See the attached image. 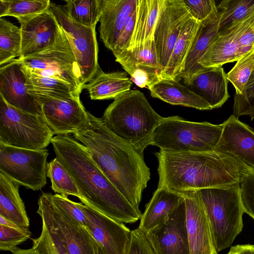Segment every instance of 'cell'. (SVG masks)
<instances>
[{
    "label": "cell",
    "instance_id": "cell-9",
    "mask_svg": "<svg viewBox=\"0 0 254 254\" xmlns=\"http://www.w3.org/2000/svg\"><path fill=\"white\" fill-rule=\"evenodd\" d=\"M47 149L18 148L0 143V172L33 190H38L47 184Z\"/></svg>",
    "mask_w": 254,
    "mask_h": 254
},
{
    "label": "cell",
    "instance_id": "cell-42",
    "mask_svg": "<svg viewBox=\"0 0 254 254\" xmlns=\"http://www.w3.org/2000/svg\"><path fill=\"white\" fill-rule=\"evenodd\" d=\"M51 198L58 209L73 218L82 225L85 227L86 226L87 218L78 202H74L67 197L57 193L52 194Z\"/></svg>",
    "mask_w": 254,
    "mask_h": 254
},
{
    "label": "cell",
    "instance_id": "cell-16",
    "mask_svg": "<svg viewBox=\"0 0 254 254\" xmlns=\"http://www.w3.org/2000/svg\"><path fill=\"white\" fill-rule=\"evenodd\" d=\"M85 213V226L105 254H127L131 231L124 223L117 222L94 208L78 203Z\"/></svg>",
    "mask_w": 254,
    "mask_h": 254
},
{
    "label": "cell",
    "instance_id": "cell-15",
    "mask_svg": "<svg viewBox=\"0 0 254 254\" xmlns=\"http://www.w3.org/2000/svg\"><path fill=\"white\" fill-rule=\"evenodd\" d=\"M129 74L131 80L140 88L148 89L163 78V70L159 64L154 39L115 57Z\"/></svg>",
    "mask_w": 254,
    "mask_h": 254
},
{
    "label": "cell",
    "instance_id": "cell-23",
    "mask_svg": "<svg viewBox=\"0 0 254 254\" xmlns=\"http://www.w3.org/2000/svg\"><path fill=\"white\" fill-rule=\"evenodd\" d=\"M138 0H99L100 38L111 51L127 17L136 8Z\"/></svg>",
    "mask_w": 254,
    "mask_h": 254
},
{
    "label": "cell",
    "instance_id": "cell-47",
    "mask_svg": "<svg viewBox=\"0 0 254 254\" xmlns=\"http://www.w3.org/2000/svg\"><path fill=\"white\" fill-rule=\"evenodd\" d=\"M0 225L14 228H23L13 222L6 219L1 215H0Z\"/></svg>",
    "mask_w": 254,
    "mask_h": 254
},
{
    "label": "cell",
    "instance_id": "cell-19",
    "mask_svg": "<svg viewBox=\"0 0 254 254\" xmlns=\"http://www.w3.org/2000/svg\"><path fill=\"white\" fill-rule=\"evenodd\" d=\"M20 24L22 42L18 58H25L53 46L62 30L49 8Z\"/></svg>",
    "mask_w": 254,
    "mask_h": 254
},
{
    "label": "cell",
    "instance_id": "cell-45",
    "mask_svg": "<svg viewBox=\"0 0 254 254\" xmlns=\"http://www.w3.org/2000/svg\"><path fill=\"white\" fill-rule=\"evenodd\" d=\"M127 254H155L145 234L138 227L131 231L130 243Z\"/></svg>",
    "mask_w": 254,
    "mask_h": 254
},
{
    "label": "cell",
    "instance_id": "cell-7",
    "mask_svg": "<svg viewBox=\"0 0 254 254\" xmlns=\"http://www.w3.org/2000/svg\"><path fill=\"white\" fill-rule=\"evenodd\" d=\"M18 59L26 74L63 81L70 85L79 95L83 89L80 68L63 29L58 41L53 46Z\"/></svg>",
    "mask_w": 254,
    "mask_h": 254
},
{
    "label": "cell",
    "instance_id": "cell-2",
    "mask_svg": "<svg viewBox=\"0 0 254 254\" xmlns=\"http://www.w3.org/2000/svg\"><path fill=\"white\" fill-rule=\"evenodd\" d=\"M51 143L84 204L120 223H133L140 219L139 209L131 205L105 175L84 145L69 135H57Z\"/></svg>",
    "mask_w": 254,
    "mask_h": 254
},
{
    "label": "cell",
    "instance_id": "cell-13",
    "mask_svg": "<svg viewBox=\"0 0 254 254\" xmlns=\"http://www.w3.org/2000/svg\"><path fill=\"white\" fill-rule=\"evenodd\" d=\"M254 49V10L227 33L218 36L198 62L204 67H220L237 61Z\"/></svg>",
    "mask_w": 254,
    "mask_h": 254
},
{
    "label": "cell",
    "instance_id": "cell-32",
    "mask_svg": "<svg viewBox=\"0 0 254 254\" xmlns=\"http://www.w3.org/2000/svg\"><path fill=\"white\" fill-rule=\"evenodd\" d=\"M21 42L20 28L2 17L0 18V66L19 57Z\"/></svg>",
    "mask_w": 254,
    "mask_h": 254
},
{
    "label": "cell",
    "instance_id": "cell-5",
    "mask_svg": "<svg viewBox=\"0 0 254 254\" xmlns=\"http://www.w3.org/2000/svg\"><path fill=\"white\" fill-rule=\"evenodd\" d=\"M197 191L209 221L215 249L219 252L231 246L243 228L240 184Z\"/></svg>",
    "mask_w": 254,
    "mask_h": 254
},
{
    "label": "cell",
    "instance_id": "cell-39",
    "mask_svg": "<svg viewBox=\"0 0 254 254\" xmlns=\"http://www.w3.org/2000/svg\"><path fill=\"white\" fill-rule=\"evenodd\" d=\"M25 74L27 78L28 88L46 92L72 93L77 96H80L72 87L65 82L53 78Z\"/></svg>",
    "mask_w": 254,
    "mask_h": 254
},
{
    "label": "cell",
    "instance_id": "cell-1",
    "mask_svg": "<svg viewBox=\"0 0 254 254\" xmlns=\"http://www.w3.org/2000/svg\"><path fill=\"white\" fill-rule=\"evenodd\" d=\"M89 121L73 134L116 188L135 208L139 209L142 194L150 179V169L143 155L117 136L102 118L87 112Z\"/></svg>",
    "mask_w": 254,
    "mask_h": 254
},
{
    "label": "cell",
    "instance_id": "cell-38",
    "mask_svg": "<svg viewBox=\"0 0 254 254\" xmlns=\"http://www.w3.org/2000/svg\"><path fill=\"white\" fill-rule=\"evenodd\" d=\"M233 114L237 118L242 115L254 119V68L241 94H235Z\"/></svg>",
    "mask_w": 254,
    "mask_h": 254
},
{
    "label": "cell",
    "instance_id": "cell-40",
    "mask_svg": "<svg viewBox=\"0 0 254 254\" xmlns=\"http://www.w3.org/2000/svg\"><path fill=\"white\" fill-rule=\"evenodd\" d=\"M0 250L13 253L17 246L31 238L27 228H14L0 225Z\"/></svg>",
    "mask_w": 254,
    "mask_h": 254
},
{
    "label": "cell",
    "instance_id": "cell-34",
    "mask_svg": "<svg viewBox=\"0 0 254 254\" xmlns=\"http://www.w3.org/2000/svg\"><path fill=\"white\" fill-rule=\"evenodd\" d=\"M47 176L50 180L52 189L57 194L64 197L71 195L81 199L73 180L56 157L48 163Z\"/></svg>",
    "mask_w": 254,
    "mask_h": 254
},
{
    "label": "cell",
    "instance_id": "cell-41",
    "mask_svg": "<svg viewBox=\"0 0 254 254\" xmlns=\"http://www.w3.org/2000/svg\"><path fill=\"white\" fill-rule=\"evenodd\" d=\"M241 200L245 213L254 219V170L250 168L240 183Z\"/></svg>",
    "mask_w": 254,
    "mask_h": 254
},
{
    "label": "cell",
    "instance_id": "cell-44",
    "mask_svg": "<svg viewBox=\"0 0 254 254\" xmlns=\"http://www.w3.org/2000/svg\"><path fill=\"white\" fill-rule=\"evenodd\" d=\"M191 16L201 22L217 11V6L213 0H184Z\"/></svg>",
    "mask_w": 254,
    "mask_h": 254
},
{
    "label": "cell",
    "instance_id": "cell-3",
    "mask_svg": "<svg viewBox=\"0 0 254 254\" xmlns=\"http://www.w3.org/2000/svg\"><path fill=\"white\" fill-rule=\"evenodd\" d=\"M158 161L157 188L185 193L240 184L250 167L236 158L214 151L155 153Z\"/></svg>",
    "mask_w": 254,
    "mask_h": 254
},
{
    "label": "cell",
    "instance_id": "cell-10",
    "mask_svg": "<svg viewBox=\"0 0 254 254\" xmlns=\"http://www.w3.org/2000/svg\"><path fill=\"white\" fill-rule=\"evenodd\" d=\"M41 104L43 118L54 134H74L85 126L89 118L80 96L72 93L46 92L28 88Z\"/></svg>",
    "mask_w": 254,
    "mask_h": 254
},
{
    "label": "cell",
    "instance_id": "cell-49",
    "mask_svg": "<svg viewBox=\"0 0 254 254\" xmlns=\"http://www.w3.org/2000/svg\"><path fill=\"white\" fill-rule=\"evenodd\" d=\"M94 254H105L101 247L96 242L91 236Z\"/></svg>",
    "mask_w": 254,
    "mask_h": 254
},
{
    "label": "cell",
    "instance_id": "cell-20",
    "mask_svg": "<svg viewBox=\"0 0 254 254\" xmlns=\"http://www.w3.org/2000/svg\"><path fill=\"white\" fill-rule=\"evenodd\" d=\"M184 194L190 254H217L209 221L197 190Z\"/></svg>",
    "mask_w": 254,
    "mask_h": 254
},
{
    "label": "cell",
    "instance_id": "cell-43",
    "mask_svg": "<svg viewBox=\"0 0 254 254\" xmlns=\"http://www.w3.org/2000/svg\"><path fill=\"white\" fill-rule=\"evenodd\" d=\"M136 17L137 6L126 20L116 44L112 51L115 57L129 48L135 27Z\"/></svg>",
    "mask_w": 254,
    "mask_h": 254
},
{
    "label": "cell",
    "instance_id": "cell-48",
    "mask_svg": "<svg viewBox=\"0 0 254 254\" xmlns=\"http://www.w3.org/2000/svg\"><path fill=\"white\" fill-rule=\"evenodd\" d=\"M12 254H40L32 248L28 249H22L18 247Z\"/></svg>",
    "mask_w": 254,
    "mask_h": 254
},
{
    "label": "cell",
    "instance_id": "cell-18",
    "mask_svg": "<svg viewBox=\"0 0 254 254\" xmlns=\"http://www.w3.org/2000/svg\"><path fill=\"white\" fill-rule=\"evenodd\" d=\"M27 78L18 59L0 68V95L10 105L43 117L38 97L28 92Z\"/></svg>",
    "mask_w": 254,
    "mask_h": 254
},
{
    "label": "cell",
    "instance_id": "cell-21",
    "mask_svg": "<svg viewBox=\"0 0 254 254\" xmlns=\"http://www.w3.org/2000/svg\"><path fill=\"white\" fill-rule=\"evenodd\" d=\"M213 151L230 155L254 170V131L234 115L224 122Z\"/></svg>",
    "mask_w": 254,
    "mask_h": 254
},
{
    "label": "cell",
    "instance_id": "cell-14",
    "mask_svg": "<svg viewBox=\"0 0 254 254\" xmlns=\"http://www.w3.org/2000/svg\"><path fill=\"white\" fill-rule=\"evenodd\" d=\"M191 16L184 0H163L154 33L156 52L163 74L181 29Z\"/></svg>",
    "mask_w": 254,
    "mask_h": 254
},
{
    "label": "cell",
    "instance_id": "cell-11",
    "mask_svg": "<svg viewBox=\"0 0 254 254\" xmlns=\"http://www.w3.org/2000/svg\"><path fill=\"white\" fill-rule=\"evenodd\" d=\"M49 9L65 34L80 68L83 83L89 82L101 69L98 64V47L95 28L74 21L65 5L51 1Z\"/></svg>",
    "mask_w": 254,
    "mask_h": 254
},
{
    "label": "cell",
    "instance_id": "cell-26",
    "mask_svg": "<svg viewBox=\"0 0 254 254\" xmlns=\"http://www.w3.org/2000/svg\"><path fill=\"white\" fill-rule=\"evenodd\" d=\"M149 90L152 97L173 105H180L200 110H212L201 97L187 86L175 80L162 78Z\"/></svg>",
    "mask_w": 254,
    "mask_h": 254
},
{
    "label": "cell",
    "instance_id": "cell-30",
    "mask_svg": "<svg viewBox=\"0 0 254 254\" xmlns=\"http://www.w3.org/2000/svg\"><path fill=\"white\" fill-rule=\"evenodd\" d=\"M163 1L138 0L135 27L128 49L154 39L155 27Z\"/></svg>",
    "mask_w": 254,
    "mask_h": 254
},
{
    "label": "cell",
    "instance_id": "cell-4",
    "mask_svg": "<svg viewBox=\"0 0 254 254\" xmlns=\"http://www.w3.org/2000/svg\"><path fill=\"white\" fill-rule=\"evenodd\" d=\"M164 118L153 109L143 93L129 90L114 98L102 118L112 132L143 155Z\"/></svg>",
    "mask_w": 254,
    "mask_h": 254
},
{
    "label": "cell",
    "instance_id": "cell-8",
    "mask_svg": "<svg viewBox=\"0 0 254 254\" xmlns=\"http://www.w3.org/2000/svg\"><path fill=\"white\" fill-rule=\"evenodd\" d=\"M54 133L44 118L14 107L0 95V143L38 150L45 149Z\"/></svg>",
    "mask_w": 254,
    "mask_h": 254
},
{
    "label": "cell",
    "instance_id": "cell-27",
    "mask_svg": "<svg viewBox=\"0 0 254 254\" xmlns=\"http://www.w3.org/2000/svg\"><path fill=\"white\" fill-rule=\"evenodd\" d=\"M20 185L0 172V215L27 228L29 220L19 192Z\"/></svg>",
    "mask_w": 254,
    "mask_h": 254
},
{
    "label": "cell",
    "instance_id": "cell-36",
    "mask_svg": "<svg viewBox=\"0 0 254 254\" xmlns=\"http://www.w3.org/2000/svg\"><path fill=\"white\" fill-rule=\"evenodd\" d=\"M254 68V49L241 58L226 74L237 94H241Z\"/></svg>",
    "mask_w": 254,
    "mask_h": 254
},
{
    "label": "cell",
    "instance_id": "cell-29",
    "mask_svg": "<svg viewBox=\"0 0 254 254\" xmlns=\"http://www.w3.org/2000/svg\"><path fill=\"white\" fill-rule=\"evenodd\" d=\"M200 24V22L192 16L184 24L173 50L163 78L180 81V76L184 69L187 57Z\"/></svg>",
    "mask_w": 254,
    "mask_h": 254
},
{
    "label": "cell",
    "instance_id": "cell-37",
    "mask_svg": "<svg viewBox=\"0 0 254 254\" xmlns=\"http://www.w3.org/2000/svg\"><path fill=\"white\" fill-rule=\"evenodd\" d=\"M40 235L32 239V248L40 254H68L57 234L42 223Z\"/></svg>",
    "mask_w": 254,
    "mask_h": 254
},
{
    "label": "cell",
    "instance_id": "cell-22",
    "mask_svg": "<svg viewBox=\"0 0 254 254\" xmlns=\"http://www.w3.org/2000/svg\"><path fill=\"white\" fill-rule=\"evenodd\" d=\"M228 83L226 73L220 66L204 67L184 83L213 109L221 107L229 98Z\"/></svg>",
    "mask_w": 254,
    "mask_h": 254
},
{
    "label": "cell",
    "instance_id": "cell-12",
    "mask_svg": "<svg viewBox=\"0 0 254 254\" xmlns=\"http://www.w3.org/2000/svg\"><path fill=\"white\" fill-rule=\"evenodd\" d=\"M51 193H43L38 200L37 213L42 223L53 230L68 254H94L91 236L86 227L54 204Z\"/></svg>",
    "mask_w": 254,
    "mask_h": 254
},
{
    "label": "cell",
    "instance_id": "cell-35",
    "mask_svg": "<svg viewBox=\"0 0 254 254\" xmlns=\"http://www.w3.org/2000/svg\"><path fill=\"white\" fill-rule=\"evenodd\" d=\"M67 11L76 22L95 28L101 15L99 0H65Z\"/></svg>",
    "mask_w": 254,
    "mask_h": 254
},
{
    "label": "cell",
    "instance_id": "cell-17",
    "mask_svg": "<svg viewBox=\"0 0 254 254\" xmlns=\"http://www.w3.org/2000/svg\"><path fill=\"white\" fill-rule=\"evenodd\" d=\"M145 235L155 254H190L185 200L165 222Z\"/></svg>",
    "mask_w": 254,
    "mask_h": 254
},
{
    "label": "cell",
    "instance_id": "cell-46",
    "mask_svg": "<svg viewBox=\"0 0 254 254\" xmlns=\"http://www.w3.org/2000/svg\"><path fill=\"white\" fill-rule=\"evenodd\" d=\"M227 254H254V245H237L231 247Z\"/></svg>",
    "mask_w": 254,
    "mask_h": 254
},
{
    "label": "cell",
    "instance_id": "cell-6",
    "mask_svg": "<svg viewBox=\"0 0 254 254\" xmlns=\"http://www.w3.org/2000/svg\"><path fill=\"white\" fill-rule=\"evenodd\" d=\"M224 123L187 121L178 116L165 117L156 128L151 143L166 152H207L220 139Z\"/></svg>",
    "mask_w": 254,
    "mask_h": 254
},
{
    "label": "cell",
    "instance_id": "cell-28",
    "mask_svg": "<svg viewBox=\"0 0 254 254\" xmlns=\"http://www.w3.org/2000/svg\"><path fill=\"white\" fill-rule=\"evenodd\" d=\"M132 81L125 72L104 73L100 69L94 77L83 85L92 100L115 98L130 90Z\"/></svg>",
    "mask_w": 254,
    "mask_h": 254
},
{
    "label": "cell",
    "instance_id": "cell-24",
    "mask_svg": "<svg viewBox=\"0 0 254 254\" xmlns=\"http://www.w3.org/2000/svg\"><path fill=\"white\" fill-rule=\"evenodd\" d=\"M223 8L218 4L217 11L200 22L180 76V81L183 79L185 83L201 70L198 63L218 37L219 24Z\"/></svg>",
    "mask_w": 254,
    "mask_h": 254
},
{
    "label": "cell",
    "instance_id": "cell-25",
    "mask_svg": "<svg viewBox=\"0 0 254 254\" xmlns=\"http://www.w3.org/2000/svg\"><path fill=\"white\" fill-rule=\"evenodd\" d=\"M184 193L157 188L140 219L138 228L145 234L165 222L185 200Z\"/></svg>",
    "mask_w": 254,
    "mask_h": 254
},
{
    "label": "cell",
    "instance_id": "cell-31",
    "mask_svg": "<svg viewBox=\"0 0 254 254\" xmlns=\"http://www.w3.org/2000/svg\"><path fill=\"white\" fill-rule=\"evenodd\" d=\"M219 5L223 8L218 35L223 36L244 20L254 10V0H223Z\"/></svg>",
    "mask_w": 254,
    "mask_h": 254
},
{
    "label": "cell",
    "instance_id": "cell-33",
    "mask_svg": "<svg viewBox=\"0 0 254 254\" xmlns=\"http://www.w3.org/2000/svg\"><path fill=\"white\" fill-rule=\"evenodd\" d=\"M50 3L49 0H0V18L12 16L20 23L46 11Z\"/></svg>",
    "mask_w": 254,
    "mask_h": 254
}]
</instances>
